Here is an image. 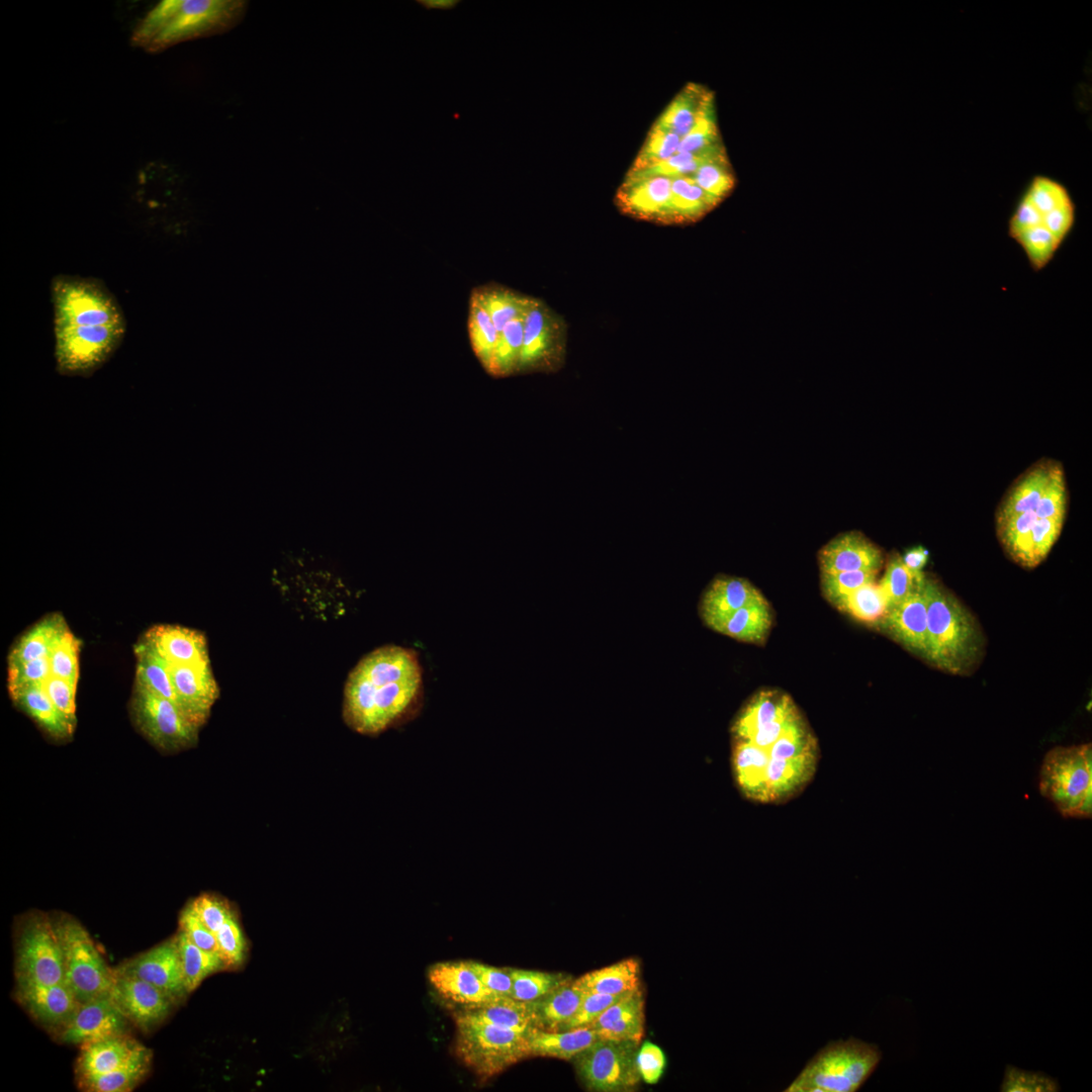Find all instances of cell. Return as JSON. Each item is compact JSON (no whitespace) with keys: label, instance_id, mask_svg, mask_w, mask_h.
I'll return each instance as SVG.
<instances>
[{"label":"cell","instance_id":"cell-3","mask_svg":"<svg viewBox=\"0 0 1092 1092\" xmlns=\"http://www.w3.org/2000/svg\"><path fill=\"white\" fill-rule=\"evenodd\" d=\"M423 697L417 652L382 646L364 656L350 672L344 692V720L358 733L379 734L419 713Z\"/></svg>","mask_w":1092,"mask_h":1092},{"label":"cell","instance_id":"cell-25","mask_svg":"<svg viewBox=\"0 0 1092 1092\" xmlns=\"http://www.w3.org/2000/svg\"><path fill=\"white\" fill-rule=\"evenodd\" d=\"M588 1027L598 1037L640 1043L645 1031V999L640 988L609 1006Z\"/></svg>","mask_w":1092,"mask_h":1092},{"label":"cell","instance_id":"cell-51","mask_svg":"<svg viewBox=\"0 0 1092 1092\" xmlns=\"http://www.w3.org/2000/svg\"><path fill=\"white\" fill-rule=\"evenodd\" d=\"M877 574L870 571L821 573V589L825 599L836 608L854 589L876 582Z\"/></svg>","mask_w":1092,"mask_h":1092},{"label":"cell","instance_id":"cell-13","mask_svg":"<svg viewBox=\"0 0 1092 1092\" xmlns=\"http://www.w3.org/2000/svg\"><path fill=\"white\" fill-rule=\"evenodd\" d=\"M640 1043L598 1038L574 1059L575 1071L588 1091L625 1092L641 1081L636 1057Z\"/></svg>","mask_w":1092,"mask_h":1092},{"label":"cell","instance_id":"cell-8","mask_svg":"<svg viewBox=\"0 0 1092 1092\" xmlns=\"http://www.w3.org/2000/svg\"><path fill=\"white\" fill-rule=\"evenodd\" d=\"M454 1020V1053L482 1079L494 1077L531 1056L527 1034L491 1024L466 1010L456 1013Z\"/></svg>","mask_w":1092,"mask_h":1092},{"label":"cell","instance_id":"cell-20","mask_svg":"<svg viewBox=\"0 0 1092 1092\" xmlns=\"http://www.w3.org/2000/svg\"><path fill=\"white\" fill-rule=\"evenodd\" d=\"M168 669L176 697V706L190 722L201 727L219 696V689L210 664L168 663Z\"/></svg>","mask_w":1092,"mask_h":1092},{"label":"cell","instance_id":"cell-6","mask_svg":"<svg viewBox=\"0 0 1092 1092\" xmlns=\"http://www.w3.org/2000/svg\"><path fill=\"white\" fill-rule=\"evenodd\" d=\"M927 602L926 662L950 674L975 671L985 653L984 633L974 615L947 588L925 576Z\"/></svg>","mask_w":1092,"mask_h":1092},{"label":"cell","instance_id":"cell-15","mask_svg":"<svg viewBox=\"0 0 1092 1092\" xmlns=\"http://www.w3.org/2000/svg\"><path fill=\"white\" fill-rule=\"evenodd\" d=\"M115 974L142 979L169 996L175 1003L186 991L175 935L113 968Z\"/></svg>","mask_w":1092,"mask_h":1092},{"label":"cell","instance_id":"cell-64","mask_svg":"<svg viewBox=\"0 0 1092 1092\" xmlns=\"http://www.w3.org/2000/svg\"><path fill=\"white\" fill-rule=\"evenodd\" d=\"M416 2L426 10L444 11L453 10L461 3L460 0H417Z\"/></svg>","mask_w":1092,"mask_h":1092},{"label":"cell","instance_id":"cell-21","mask_svg":"<svg viewBox=\"0 0 1092 1092\" xmlns=\"http://www.w3.org/2000/svg\"><path fill=\"white\" fill-rule=\"evenodd\" d=\"M876 628L885 632L912 654L926 661L927 602L924 582L907 598L890 607Z\"/></svg>","mask_w":1092,"mask_h":1092},{"label":"cell","instance_id":"cell-17","mask_svg":"<svg viewBox=\"0 0 1092 1092\" xmlns=\"http://www.w3.org/2000/svg\"><path fill=\"white\" fill-rule=\"evenodd\" d=\"M671 179L661 175L626 174L615 201L625 214L671 223Z\"/></svg>","mask_w":1092,"mask_h":1092},{"label":"cell","instance_id":"cell-26","mask_svg":"<svg viewBox=\"0 0 1092 1092\" xmlns=\"http://www.w3.org/2000/svg\"><path fill=\"white\" fill-rule=\"evenodd\" d=\"M760 596L745 578L718 576L702 596L699 608L701 618L709 628L715 630L735 611Z\"/></svg>","mask_w":1092,"mask_h":1092},{"label":"cell","instance_id":"cell-43","mask_svg":"<svg viewBox=\"0 0 1092 1092\" xmlns=\"http://www.w3.org/2000/svg\"><path fill=\"white\" fill-rule=\"evenodd\" d=\"M526 311L527 309L509 322L498 334L491 366L488 371L490 375L506 377L519 373Z\"/></svg>","mask_w":1092,"mask_h":1092},{"label":"cell","instance_id":"cell-33","mask_svg":"<svg viewBox=\"0 0 1092 1092\" xmlns=\"http://www.w3.org/2000/svg\"><path fill=\"white\" fill-rule=\"evenodd\" d=\"M771 623L770 606L761 595L735 611L714 631L739 641L762 643Z\"/></svg>","mask_w":1092,"mask_h":1092},{"label":"cell","instance_id":"cell-47","mask_svg":"<svg viewBox=\"0 0 1092 1092\" xmlns=\"http://www.w3.org/2000/svg\"><path fill=\"white\" fill-rule=\"evenodd\" d=\"M720 144L722 143L716 123L714 96L711 92L692 128L680 139L677 152L698 153Z\"/></svg>","mask_w":1092,"mask_h":1092},{"label":"cell","instance_id":"cell-40","mask_svg":"<svg viewBox=\"0 0 1092 1092\" xmlns=\"http://www.w3.org/2000/svg\"><path fill=\"white\" fill-rule=\"evenodd\" d=\"M718 203L692 177L671 178V223L694 222Z\"/></svg>","mask_w":1092,"mask_h":1092},{"label":"cell","instance_id":"cell-57","mask_svg":"<svg viewBox=\"0 0 1092 1092\" xmlns=\"http://www.w3.org/2000/svg\"><path fill=\"white\" fill-rule=\"evenodd\" d=\"M188 906L200 921L215 933L230 918L235 916L229 902L212 894H202Z\"/></svg>","mask_w":1092,"mask_h":1092},{"label":"cell","instance_id":"cell-19","mask_svg":"<svg viewBox=\"0 0 1092 1092\" xmlns=\"http://www.w3.org/2000/svg\"><path fill=\"white\" fill-rule=\"evenodd\" d=\"M14 997L38 1024L55 1035L68 1024L80 1004L65 982L53 985L16 982Z\"/></svg>","mask_w":1092,"mask_h":1092},{"label":"cell","instance_id":"cell-38","mask_svg":"<svg viewBox=\"0 0 1092 1092\" xmlns=\"http://www.w3.org/2000/svg\"><path fill=\"white\" fill-rule=\"evenodd\" d=\"M466 1011L486 1022L523 1034L528 1035L535 1028L529 1003L511 996H497L484 1004L467 1008Z\"/></svg>","mask_w":1092,"mask_h":1092},{"label":"cell","instance_id":"cell-12","mask_svg":"<svg viewBox=\"0 0 1092 1092\" xmlns=\"http://www.w3.org/2000/svg\"><path fill=\"white\" fill-rule=\"evenodd\" d=\"M128 710L134 727L162 751L175 752L197 743L200 727L165 698L133 685Z\"/></svg>","mask_w":1092,"mask_h":1092},{"label":"cell","instance_id":"cell-41","mask_svg":"<svg viewBox=\"0 0 1092 1092\" xmlns=\"http://www.w3.org/2000/svg\"><path fill=\"white\" fill-rule=\"evenodd\" d=\"M186 991L193 992L211 974L224 970L218 954L203 950L178 930L175 935Z\"/></svg>","mask_w":1092,"mask_h":1092},{"label":"cell","instance_id":"cell-46","mask_svg":"<svg viewBox=\"0 0 1092 1092\" xmlns=\"http://www.w3.org/2000/svg\"><path fill=\"white\" fill-rule=\"evenodd\" d=\"M923 572L909 570L898 553L889 556L885 573L879 584L886 594L890 607L898 604L918 589L924 582ZM889 607V608H890Z\"/></svg>","mask_w":1092,"mask_h":1092},{"label":"cell","instance_id":"cell-2","mask_svg":"<svg viewBox=\"0 0 1092 1092\" xmlns=\"http://www.w3.org/2000/svg\"><path fill=\"white\" fill-rule=\"evenodd\" d=\"M57 371L87 377L120 346L126 331L122 310L99 280L57 275L52 280Z\"/></svg>","mask_w":1092,"mask_h":1092},{"label":"cell","instance_id":"cell-16","mask_svg":"<svg viewBox=\"0 0 1092 1092\" xmlns=\"http://www.w3.org/2000/svg\"><path fill=\"white\" fill-rule=\"evenodd\" d=\"M114 974L109 995L127 1020L146 1032L162 1023L175 1002L152 984Z\"/></svg>","mask_w":1092,"mask_h":1092},{"label":"cell","instance_id":"cell-36","mask_svg":"<svg viewBox=\"0 0 1092 1092\" xmlns=\"http://www.w3.org/2000/svg\"><path fill=\"white\" fill-rule=\"evenodd\" d=\"M470 294L485 309L498 334L527 309L531 298L495 282L474 287Z\"/></svg>","mask_w":1092,"mask_h":1092},{"label":"cell","instance_id":"cell-55","mask_svg":"<svg viewBox=\"0 0 1092 1092\" xmlns=\"http://www.w3.org/2000/svg\"><path fill=\"white\" fill-rule=\"evenodd\" d=\"M50 674L49 657L7 664L9 695L29 686L42 685Z\"/></svg>","mask_w":1092,"mask_h":1092},{"label":"cell","instance_id":"cell-53","mask_svg":"<svg viewBox=\"0 0 1092 1092\" xmlns=\"http://www.w3.org/2000/svg\"><path fill=\"white\" fill-rule=\"evenodd\" d=\"M1063 523L1062 520L1037 518L1031 529L1026 567H1034L1045 558L1061 533Z\"/></svg>","mask_w":1092,"mask_h":1092},{"label":"cell","instance_id":"cell-44","mask_svg":"<svg viewBox=\"0 0 1092 1092\" xmlns=\"http://www.w3.org/2000/svg\"><path fill=\"white\" fill-rule=\"evenodd\" d=\"M467 331L471 348L488 373L498 333L485 309L472 294L469 296Z\"/></svg>","mask_w":1092,"mask_h":1092},{"label":"cell","instance_id":"cell-49","mask_svg":"<svg viewBox=\"0 0 1092 1092\" xmlns=\"http://www.w3.org/2000/svg\"><path fill=\"white\" fill-rule=\"evenodd\" d=\"M691 177L719 202L729 195L735 185V176L726 153L701 165Z\"/></svg>","mask_w":1092,"mask_h":1092},{"label":"cell","instance_id":"cell-7","mask_svg":"<svg viewBox=\"0 0 1092 1092\" xmlns=\"http://www.w3.org/2000/svg\"><path fill=\"white\" fill-rule=\"evenodd\" d=\"M882 1059L878 1045L857 1038L830 1041L805 1066L786 1092H854Z\"/></svg>","mask_w":1092,"mask_h":1092},{"label":"cell","instance_id":"cell-10","mask_svg":"<svg viewBox=\"0 0 1092 1092\" xmlns=\"http://www.w3.org/2000/svg\"><path fill=\"white\" fill-rule=\"evenodd\" d=\"M60 943L65 983L79 1003L108 994L113 968L106 965L87 929L73 916H51Z\"/></svg>","mask_w":1092,"mask_h":1092},{"label":"cell","instance_id":"cell-61","mask_svg":"<svg viewBox=\"0 0 1092 1092\" xmlns=\"http://www.w3.org/2000/svg\"><path fill=\"white\" fill-rule=\"evenodd\" d=\"M179 929L197 946L205 951L217 953L215 933L209 930L187 905L179 917Z\"/></svg>","mask_w":1092,"mask_h":1092},{"label":"cell","instance_id":"cell-50","mask_svg":"<svg viewBox=\"0 0 1092 1092\" xmlns=\"http://www.w3.org/2000/svg\"><path fill=\"white\" fill-rule=\"evenodd\" d=\"M80 640L67 630L54 645L49 657L51 674L78 685Z\"/></svg>","mask_w":1092,"mask_h":1092},{"label":"cell","instance_id":"cell-31","mask_svg":"<svg viewBox=\"0 0 1092 1092\" xmlns=\"http://www.w3.org/2000/svg\"><path fill=\"white\" fill-rule=\"evenodd\" d=\"M531 1056L573 1060L599 1037L590 1027L547 1031L534 1028L528 1035Z\"/></svg>","mask_w":1092,"mask_h":1092},{"label":"cell","instance_id":"cell-59","mask_svg":"<svg viewBox=\"0 0 1092 1092\" xmlns=\"http://www.w3.org/2000/svg\"><path fill=\"white\" fill-rule=\"evenodd\" d=\"M636 1064L641 1080L653 1085L660 1080L664 1073L666 1058L657 1044L644 1041L638 1049Z\"/></svg>","mask_w":1092,"mask_h":1092},{"label":"cell","instance_id":"cell-5","mask_svg":"<svg viewBox=\"0 0 1092 1092\" xmlns=\"http://www.w3.org/2000/svg\"><path fill=\"white\" fill-rule=\"evenodd\" d=\"M243 0H163L138 22L130 43L159 54L180 42L223 33L244 17Z\"/></svg>","mask_w":1092,"mask_h":1092},{"label":"cell","instance_id":"cell-56","mask_svg":"<svg viewBox=\"0 0 1092 1092\" xmlns=\"http://www.w3.org/2000/svg\"><path fill=\"white\" fill-rule=\"evenodd\" d=\"M1067 505V491L1062 468L1056 465L1049 484L1043 491L1036 508L1035 515L1038 518L1065 519Z\"/></svg>","mask_w":1092,"mask_h":1092},{"label":"cell","instance_id":"cell-63","mask_svg":"<svg viewBox=\"0 0 1092 1092\" xmlns=\"http://www.w3.org/2000/svg\"><path fill=\"white\" fill-rule=\"evenodd\" d=\"M927 558V551L921 547L910 549L902 556L906 567L914 573L922 572L921 569L926 564Z\"/></svg>","mask_w":1092,"mask_h":1092},{"label":"cell","instance_id":"cell-11","mask_svg":"<svg viewBox=\"0 0 1092 1092\" xmlns=\"http://www.w3.org/2000/svg\"><path fill=\"white\" fill-rule=\"evenodd\" d=\"M14 941L16 982H65L62 951L51 916L39 911L22 916Z\"/></svg>","mask_w":1092,"mask_h":1092},{"label":"cell","instance_id":"cell-18","mask_svg":"<svg viewBox=\"0 0 1092 1092\" xmlns=\"http://www.w3.org/2000/svg\"><path fill=\"white\" fill-rule=\"evenodd\" d=\"M127 1018L109 993L80 1003L68 1024L55 1036L68 1044H87L109 1036L128 1033Z\"/></svg>","mask_w":1092,"mask_h":1092},{"label":"cell","instance_id":"cell-30","mask_svg":"<svg viewBox=\"0 0 1092 1092\" xmlns=\"http://www.w3.org/2000/svg\"><path fill=\"white\" fill-rule=\"evenodd\" d=\"M584 992L572 980L560 985L543 997L528 1002L535 1028L558 1031L577 1010Z\"/></svg>","mask_w":1092,"mask_h":1092},{"label":"cell","instance_id":"cell-9","mask_svg":"<svg viewBox=\"0 0 1092 1092\" xmlns=\"http://www.w3.org/2000/svg\"><path fill=\"white\" fill-rule=\"evenodd\" d=\"M1039 792L1064 817L1091 818V743L1051 749L1040 766Z\"/></svg>","mask_w":1092,"mask_h":1092},{"label":"cell","instance_id":"cell-48","mask_svg":"<svg viewBox=\"0 0 1092 1092\" xmlns=\"http://www.w3.org/2000/svg\"><path fill=\"white\" fill-rule=\"evenodd\" d=\"M679 144L677 134L654 123L628 173L639 172L671 157L678 151Z\"/></svg>","mask_w":1092,"mask_h":1092},{"label":"cell","instance_id":"cell-28","mask_svg":"<svg viewBox=\"0 0 1092 1092\" xmlns=\"http://www.w3.org/2000/svg\"><path fill=\"white\" fill-rule=\"evenodd\" d=\"M10 697L53 739L65 740L73 735L77 720L68 717L53 704L42 685L23 688Z\"/></svg>","mask_w":1092,"mask_h":1092},{"label":"cell","instance_id":"cell-32","mask_svg":"<svg viewBox=\"0 0 1092 1092\" xmlns=\"http://www.w3.org/2000/svg\"><path fill=\"white\" fill-rule=\"evenodd\" d=\"M573 985L587 993L620 995L640 988V964L634 958L587 972L572 980Z\"/></svg>","mask_w":1092,"mask_h":1092},{"label":"cell","instance_id":"cell-14","mask_svg":"<svg viewBox=\"0 0 1092 1092\" xmlns=\"http://www.w3.org/2000/svg\"><path fill=\"white\" fill-rule=\"evenodd\" d=\"M566 325L542 300L531 297L524 323L519 373L553 372L564 362Z\"/></svg>","mask_w":1092,"mask_h":1092},{"label":"cell","instance_id":"cell-35","mask_svg":"<svg viewBox=\"0 0 1092 1092\" xmlns=\"http://www.w3.org/2000/svg\"><path fill=\"white\" fill-rule=\"evenodd\" d=\"M152 1051L143 1046L121 1067L100 1075L78 1077V1087L87 1092H128L149 1073Z\"/></svg>","mask_w":1092,"mask_h":1092},{"label":"cell","instance_id":"cell-60","mask_svg":"<svg viewBox=\"0 0 1092 1092\" xmlns=\"http://www.w3.org/2000/svg\"><path fill=\"white\" fill-rule=\"evenodd\" d=\"M77 686L62 677L50 674L42 688L53 704L68 717L76 718Z\"/></svg>","mask_w":1092,"mask_h":1092},{"label":"cell","instance_id":"cell-54","mask_svg":"<svg viewBox=\"0 0 1092 1092\" xmlns=\"http://www.w3.org/2000/svg\"><path fill=\"white\" fill-rule=\"evenodd\" d=\"M1000 1090L1002 1092H1055L1058 1081L1042 1072L1023 1071L1007 1066Z\"/></svg>","mask_w":1092,"mask_h":1092},{"label":"cell","instance_id":"cell-4","mask_svg":"<svg viewBox=\"0 0 1092 1092\" xmlns=\"http://www.w3.org/2000/svg\"><path fill=\"white\" fill-rule=\"evenodd\" d=\"M1077 204L1059 179L1035 174L1025 184L1007 220V236L1037 273L1055 259L1074 231Z\"/></svg>","mask_w":1092,"mask_h":1092},{"label":"cell","instance_id":"cell-22","mask_svg":"<svg viewBox=\"0 0 1092 1092\" xmlns=\"http://www.w3.org/2000/svg\"><path fill=\"white\" fill-rule=\"evenodd\" d=\"M821 573L870 571L878 573L884 558L881 549L856 531L837 535L818 552Z\"/></svg>","mask_w":1092,"mask_h":1092},{"label":"cell","instance_id":"cell-52","mask_svg":"<svg viewBox=\"0 0 1092 1092\" xmlns=\"http://www.w3.org/2000/svg\"><path fill=\"white\" fill-rule=\"evenodd\" d=\"M217 953L224 969L242 966L246 958L247 941L236 916L230 918L216 932Z\"/></svg>","mask_w":1092,"mask_h":1092},{"label":"cell","instance_id":"cell-27","mask_svg":"<svg viewBox=\"0 0 1092 1092\" xmlns=\"http://www.w3.org/2000/svg\"><path fill=\"white\" fill-rule=\"evenodd\" d=\"M143 1046L129 1033L83 1044L76 1061L77 1078L111 1072L127 1063Z\"/></svg>","mask_w":1092,"mask_h":1092},{"label":"cell","instance_id":"cell-39","mask_svg":"<svg viewBox=\"0 0 1092 1092\" xmlns=\"http://www.w3.org/2000/svg\"><path fill=\"white\" fill-rule=\"evenodd\" d=\"M133 649L136 657L134 685L176 705L167 661L143 639Z\"/></svg>","mask_w":1092,"mask_h":1092},{"label":"cell","instance_id":"cell-24","mask_svg":"<svg viewBox=\"0 0 1092 1092\" xmlns=\"http://www.w3.org/2000/svg\"><path fill=\"white\" fill-rule=\"evenodd\" d=\"M169 664L208 665L205 636L178 625H155L142 638Z\"/></svg>","mask_w":1092,"mask_h":1092},{"label":"cell","instance_id":"cell-58","mask_svg":"<svg viewBox=\"0 0 1092 1092\" xmlns=\"http://www.w3.org/2000/svg\"><path fill=\"white\" fill-rule=\"evenodd\" d=\"M629 993V992H628ZM625 994L611 995L603 993L584 992L582 1000L570 1019L564 1023L560 1030L577 1027H588L609 1006L619 1000ZM559 1031V1030H558Z\"/></svg>","mask_w":1092,"mask_h":1092},{"label":"cell","instance_id":"cell-1","mask_svg":"<svg viewBox=\"0 0 1092 1092\" xmlns=\"http://www.w3.org/2000/svg\"><path fill=\"white\" fill-rule=\"evenodd\" d=\"M731 731L733 778L745 799L784 804L813 781L818 740L788 694L759 691L738 713Z\"/></svg>","mask_w":1092,"mask_h":1092},{"label":"cell","instance_id":"cell-29","mask_svg":"<svg viewBox=\"0 0 1092 1092\" xmlns=\"http://www.w3.org/2000/svg\"><path fill=\"white\" fill-rule=\"evenodd\" d=\"M61 613H51L23 632L11 646L7 664L48 657L60 637L69 630Z\"/></svg>","mask_w":1092,"mask_h":1092},{"label":"cell","instance_id":"cell-37","mask_svg":"<svg viewBox=\"0 0 1092 1092\" xmlns=\"http://www.w3.org/2000/svg\"><path fill=\"white\" fill-rule=\"evenodd\" d=\"M710 93L700 84H687L672 98L654 123L672 131L681 139L692 128Z\"/></svg>","mask_w":1092,"mask_h":1092},{"label":"cell","instance_id":"cell-23","mask_svg":"<svg viewBox=\"0 0 1092 1092\" xmlns=\"http://www.w3.org/2000/svg\"><path fill=\"white\" fill-rule=\"evenodd\" d=\"M428 979L442 997L467 1008L497 997L484 986L467 961L434 964L428 970Z\"/></svg>","mask_w":1092,"mask_h":1092},{"label":"cell","instance_id":"cell-34","mask_svg":"<svg viewBox=\"0 0 1092 1092\" xmlns=\"http://www.w3.org/2000/svg\"><path fill=\"white\" fill-rule=\"evenodd\" d=\"M1056 463L1040 462L1019 478L1002 502L996 521L1010 516L1034 512L1045 490Z\"/></svg>","mask_w":1092,"mask_h":1092},{"label":"cell","instance_id":"cell-45","mask_svg":"<svg viewBox=\"0 0 1092 1092\" xmlns=\"http://www.w3.org/2000/svg\"><path fill=\"white\" fill-rule=\"evenodd\" d=\"M512 978V995L516 1000L531 1002L548 994L555 988L572 980L561 973H549L509 968Z\"/></svg>","mask_w":1092,"mask_h":1092},{"label":"cell","instance_id":"cell-62","mask_svg":"<svg viewBox=\"0 0 1092 1092\" xmlns=\"http://www.w3.org/2000/svg\"><path fill=\"white\" fill-rule=\"evenodd\" d=\"M484 986L497 996L512 995V978L509 968L498 969L475 961H467Z\"/></svg>","mask_w":1092,"mask_h":1092},{"label":"cell","instance_id":"cell-42","mask_svg":"<svg viewBox=\"0 0 1092 1092\" xmlns=\"http://www.w3.org/2000/svg\"><path fill=\"white\" fill-rule=\"evenodd\" d=\"M889 601L879 583H867L847 595L836 607L858 622L877 627L889 610Z\"/></svg>","mask_w":1092,"mask_h":1092}]
</instances>
